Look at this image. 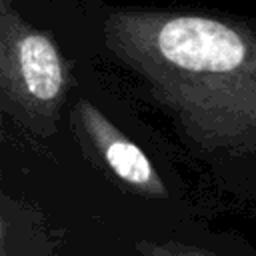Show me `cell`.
<instances>
[{"mask_svg":"<svg viewBox=\"0 0 256 256\" xmlns=\"http://www.w3.org/2000/svg\"><path fill=\"white\" fill-rule=\"evenodd\" d=\"M108 50L206 146L256 144V34L200 14L114 10Z\"/></svg>","mask_w":256,"mask_h":256,"instance_id":"1","label":"cell"},{"mask_svg":"<svg viewBox=\"0 0 256 256\" xmlns=\"http://www.w3.org/2000/svg\"><path fill=\"white\" fill-rule=\"evenodd\" d=\"M0 86L6 104L36 124L56 120L68 88L64 60L50 36L28 26L8 4L0 16Z\"/></svg>","mask_w":256,"mask_h":256,"instance_id":"2","label":"cell"},{"mask_svg":"<svg viewBox=\"0 0 256 256\" xmlns=\"http://www.w3.org/2000/svg\"><path fill=\"white\" fill-rule=\"evenodd\" d=\"M74 110L82 130L120 180L156 196L166 194L164 184L152 168L148 156L132 140H128L96 106H92L88 100H78Z\"/></svg>","mask_w":256,"mask_h":256,"instance_id":"3","label":"cell"},{"mask_svg":"<svg viewBox=\"0 0 256 256\" xmlns=\"http://www.w3.org/2000/svg\"><path fill=\"white\" fill-rule=\"evenodd\" d=\"M138 252L144 256H212L198 248H188L182 244H152V242H138Z\"/></svg>","mask_w":256,"mask_h":256,"instance_id":"4","label":"cell"}]
</instances>
